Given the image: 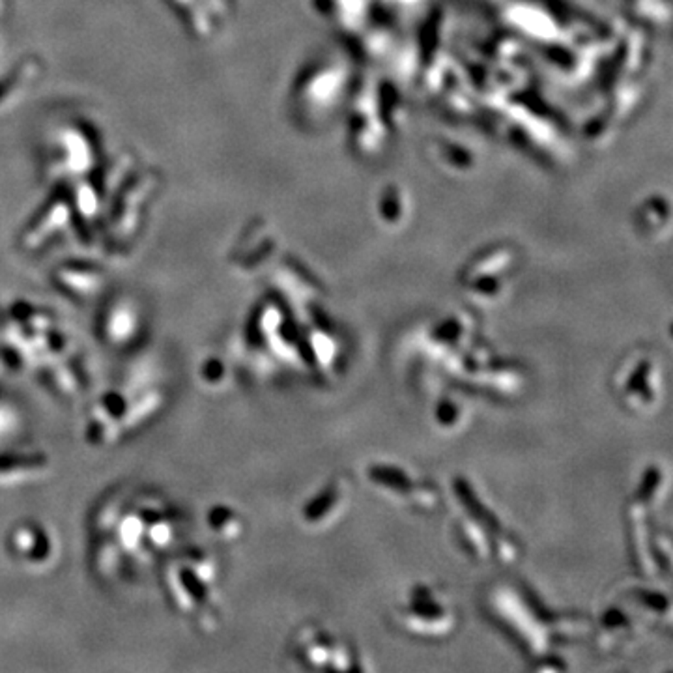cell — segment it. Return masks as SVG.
I'll list each match as a JSON object with an SVG mask.
<instances>
[{
    "mask_svg": "<svg viewBox=\"0 0 673 673\" xmlns=\"http://www.w3.org/2000/svg\"><path fill=\"white\" fill-rule=\"evenodd\" d=\"M483 602L490 619L520 649L533 672H565L569 664L561 651L591 634V617L550 606L524 582L513 578L492 582Z\"/></svg>",
    "mask_w": 673,
    "mask_h": 673,
    "instance_id": "cell-1",
    "label": "cell"
},
{
    "mask_svg": "<svg viewBox=\"0 0 673 673\" xmlns=\"http://www.w3.org/2000/svg\"><path fill=\"white\" fill-rule=\"evenodd\" d=\"M96 528V565L103 576L123 571V561L148 565L165 554L180 535V516L167 501L154 494L126 490L109 496L94 516Z\"/></svg>",
    "mask_w": 673,
    "mask_h": 673,
    "instance_id": "cell-2",
    "label": "cell"
},
{
    "mask_svg": "<svg viewBox=\"0 0 673 673\" xmlns=\"http://www.w3.org/2000/svg\"><path fill=\"white\" fill-rule=\"evenodd\" d=\"M451 501L455 507L452 535L468 560L498 569H509L522 560L524 545L520 537L468 475L452 477Z\"/></svg>",
    "mask_w": 673,
    "mask_h": 673,
    "instance_id": "cell-3",
    "label": "cell"
},
{
    "mask_svg": "<svg viewBox=\"0 0 673 673\" xmlns=\"http://www.w3.org/2000/svg\"><path fill=\"white\" fill-rule=\"evenodd\" d=\"M391 621L406 636L423 642H442L458 630L460 612L445 587L432 582H416L393 606Z\"/></svg>",
    "mask_w": 673,
    "mask_h": 673,
    "instance_id": "cell-4",
    "label": "cell"
},
{
    "mask_svg": "<svg viewBox=\"0 0 673 673\" xmlns=\"http://www.w3.org/2000/svg\"><path fill=\"white\" fill-rule=\"evenodd\" d=\"M217 567L216 557L201 546H189L172 560L167 567L165 584L170 602L178 612L193 619L210 621L216 617L217 601Z\"/></svg>",
    "mask_w": 673,
    "mask_h": 673,
    "instance_id": "cell-5",
    "label": "cell"
},
{
    "mask_svg": "<svg viewBox=\"0 0 673 673\" xmlns=\"http://www.w3.org/2000/svg\"><path fill=\"white\" fill-rule=\"evenodd\" d=\"M617 402L633 416H653L668 393L666 367L653 348H636L617 365L612 378Z\"/></svg>",
    "mask_w": 673,
    "mask_h": 673,
    "instance_id": "cell-6",
    "label": "cell"
},
{
    "mask_svg": "<svg viewBox=\"0 0 673 673\" xmlns=\"http://www.w3.org/2000/svg\"><path fill=\"white\" fill-rule=\"evenodd\" d=\"M290 655L298 668L305 672L363 673L372 669L352 640L316 621L296 630Z\"/></svg>",
    "mask_w": 673,
    "mask_h": 673,
    "instance_id": "cell-7",
    "label": "cell"
},
{
    "mask_svg": "<svg viewBox=\"0 0 673 673\" xmlns=\"http://www.w3.org/2000/svg\"><path fill=\"white\" fill-rule=\"evenodd\" d=\"M363 479L372 492L411 513L434 514L445 504L440 484L406 464L372 460L363 469Z\"/></svg>",
    "mask_w": 673,
    "mask_h": 673,
    "instance_id": "cell-8",
    "label": "cell"
},
{
    "mask_svg": "<svg viewBox=\"0 0 673 673\" xmlns=\"http://www.w3.org/2000/svg\"><path fill=\"white\" fill-rule=\"evenodd\" d=\"M489 340L484 339L477 322L466 313H449L434 320L421 333L423 357L452 378Z\"/></svg>",
    "mask_w": 673,
    "mask_h": 673,
    "instance_id": "cell-9",
    "label": "cell"
},
{
    "mask_svg": "<svg viewBox=\"0 0 673 673\" xmlns=\"http://www.w3.org/2000/svg\"><path fill=\"white\" fill-rule=\"evenodd\" d=\"M658 509L625 505L627 546L640 578L662 580L672 572V533L657 522Z\"/></svg>",
    "mask_w": 673,
    "mask_h": 673,
    "instance_id": "cell-10",
    "label": "cell"
},
{
    "mask_svg": "<svg viewBox=\"0 0 673 673\" xmlns=\"http://www.w3.org/2000/svg\"><path fill=\"white\" fill-rule=\"evenodd\" d=\"M346 357L345 337L329 320H299V365L304 374L331 384Z\"/></svg>",
    "mask_w": 673,
    "mask_h": 673,
    "instance_id": "cell-11",
    "label": "cell"
},
{
    "mask_svg": "<svg viewBox=\"0 0 673 673\" xmlns=\"http://www.w3.org/2000/svg\"><path fill=\"white\" fill-rule=\"evenodd\" d=\"M649 630L653 628L617 589L601 610L599 619L593 623L589 638L596 653L616 657L628 653Z\"/></svg>",
    "mask_w": 673,
    "mask_h": 673,
    "instance_id": "cell-12",
    "label": "cell"
},
{
    "mask_svg": "<svg viewBox=\"0 0 673 673\" xmlns=\"http://www.w3.org/2000/svg\"><path fill=\"white\" fill-rule=\"evenodd\" d=\"M352 496L354 486L350 477L343 473L329 477L299 507V524L314 533L331 530L346 516L352 505Z\"/></svg>",
    "mask_w": 673,
    "mask_h": 673,
    "instance_id": "cell-13",
    "label": "cell"
},
{
    "mask_svg": "<svg viewBox=\"0 0 673 673\" xmlns=\"http://www.w3.org/2000/svg\"><path fill=\"white\" fill-rule=\"evenodd\" d=\"M619 593L636 608L653 630H672V596L658 586V580L642 578V582L619 587Z\"/></svg>",
    "mask_w": 673,
    "mask_h": 673,
    "instance_id": "cell-14",
    "label": "cell"
},
{
    "mask_svg": "<svg viewBox=\"0 0 673 673\" xmlns=\"http://www.w3.org/2000/svg\"><path fill=\"white\" fill-rule=\"evenodd\" d=\"M140 326L143 318L137 304L129 298H118L103 311L98 331L103 345L113 350H123L133 346L139 339Z\"/></svg>",
    "mask_w": 673,
    "mask_h": 673,
    "instance_id": "cell-15",
    "label": "cell"
},
{
    "mask_svg": "<svg viewBox=\"0 0 673 673\" xmlns=\"http://www.w3.org/2000/svg\"><path fill=\"white\" fill-rule=\"evenodd\" d=\"M10 550L26 567H45L55 557L57 543L47 528L36 522L17 524L10 533Z\"/></svg>",
    "mask_w": 673,
    "mask_h": 673,
    "instance_id": "cell-16",
    "label": "cell"
},
{
    "mask_svg": "<svg viewBox=\"0 0 673 673\" xmlns=\"http://www.w3.org/2000/svg\"><path fill=\"white\" fill-rule=\"evenodd\" d=\"M473 421V406L468 393L462 389H449L434 399L430 406L432 428L443 436H458L468 430Z\"/></svg>",
    "mask_w": 673,
    "mask_h": 673,
    "instance_id": "cell-17",
    "label": "cell"
},
{
    "mask_svg": "<svg viewBox=\"0 0 673 673\" xmlns=\"http://www.w3.org/2000/svg\"><path fill=\"white\" fill-rule=\"evenodd\" d=\"M49 469L45 455H0V484H17L41 477Z\"/></svg>",
    "mask_w": 673,
    "mask_h": 673,
    "instance_id": "cell-18",
    "label": "cell"
},
{
    "mask_svg": "<svg viewBox=\"0 0 673 673\" xmlns=\"http://www.w3.org/2000/svg\"><path fill=\"white\" fill-rule=\"evenodd\" d=\"M206 528L221 543H236L245 531V520L228 505H216L206 513Z\"/></svg>",
    "mask_w": 673,
    "mask_h": 673,
    "instance_id": "cell-19",
    "label": "cell"
},
{
    "mask_svg": "<svg viewBox=\"0 0 673 673\" xmlns=\"http://www.w3.org/2000/svg\"><path fill=\"white\" fill-rule=\"evenodd\" d=\"M202 380L210 387H221L228 380V370L221 357H208L201 369Z\"/></svg>",
    "mask_w": 673,
    "mask_h": 673,
    "instance_id": "cell-20",
    "label": "cell"
}]
</instances>
